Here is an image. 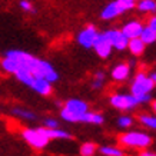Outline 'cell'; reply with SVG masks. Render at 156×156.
<instances>
[{"instance_id":"1","label":"cell","mask_w":156,"mask_h":156,"mask_svg":"<svg viewBox=\"0 0 156 156\" xmlns=\"http://www.w3.org/2000/svg\"><path fill=\"white\" fill-rule=\"evenodd\" d=\"M153 89H155V83L149 77V73L143 70L137 72L130 83V95L136 98L139 105L152 102V90Z\"/></svg>"},{"instance_id":"2","label":"cell","mask_w":156,"mask_h":156,"mask_svg":"<svg viewBox=\"0 0 156 156\" xmlns=\"http://www.w3.org/2000/svg\"><path fill=\"white\" fill-rule=\"evenodd\" d=\"M118 140L122 146L129 147V149H139V151L149 149V146L153 142L151 135L143 132V130H128V132H123L119 135Z\"/></svg>"},{"instance_id":"3","label":"cell","mask_w":156,"mask_h":156,"mask_svg":"<svg viewBox=\"0 0 156 156\" xmlns=\"http://www.w3.org/2000/svg\"><path fill=\"white\" fill-rule=\"evenodd\" d=\"M22 137L30 147L36 151H42L49 145L50 139L46 136L44 129L42 128H26L22 130Z\"/></svg>"},{"instance_id":"4","label":"cell","mask_w":156,"mask_h":156,"mask_svg":"<svg viewBox=\"0 0 156 156\" xmlns=\"http://www.w3.org/2000/svg\"><path fill=\"white\" fill-rule=\"evenodd\" d=\"M5 56L12 57L19 63L20 69H24V70H29L32 75H33L34 69L39 63V57L33 56L27 52H23V50H17V49H12V50H7Z\"/></svg>"},{"instance_id":"5","label":"cell","mask_w":156,"mask_h":156,"mask_svg":"<svg viewBox=\"0 0 156 156\" xmlns=\"http://www.w3.org/2000/svg\"><path fill=\"white\" fill-rule=\"evenodd\" d=\"M109 103L115 109L122 110V112H129L139 106L137 99L130 93H113L109 98Z\"/></svg>"},{"instance_id":"6","label":"cell","mask_w":156,"mask_h":156,"mask_svg":"<svg viewBox=\"0 0 156 156\" xmlns=\"http://www.w3.org/2000/svg\"><path fill=\"white\" fill-rule=\"evenodd\" d=\"M33 76L36 77H42L44 80H48L49 83H55V82L59 80V73L56 72V69L53 67V65L48 60H42L39 59V63L36 69L33 72Z\"/></svg>"},{"instance_id":"7","label":"cell","mask_w":156,"mask_h":156,"mask_svg":"<svg viewBox=\"0 0 156 156\" xmlns=\"http://www.w3.org/2000/svg\"><path fill=\"white\" fill-rule=\"evenodd\" d=\"M98 33H99V30L96 29V26H93V24H87L86 27H83L80 32L77 33L76 40H77V43L80 44L82 48L92 49L93 48V43H95V40H96Z\"/></svg>"},{"instance_id":"8","label":"cell","mask_w":156,"mask_h":156,"mask_svg":"<svg viewBox=\"0 0 156 156\" xmlns=\"http://www.w3.org/2000/svg\"><path fill=\"white\" fill-rule=\"evenodd\" d=\"M93 49H95L96 55H98L100 59H108V57L112 55V50H113L112 44L106 40V37L103 36L102 32H99L98 36H96V40H95V43H93Z\"/></svg>"},{"instance_id":"9","label":"cell","mask_w":156,"mask_h":156,"mask_svg":"<svg viewBox=\"0 0 156 156\" xmlns=\"http://www.w3.org/2000/svg\"><path fill=\"white\" fill-rule=\"evenodd\" d=\"M62 108L72 112V113H75L76 116H82L89 110V103L82 99H77V98H72V99H67Z\"/></svg>"},{"instance_id":"10","label":"cell","mask_w":156,"mask_h":156,"mask_svg":"<svg viewBox=\"0 0 156 156\" xmlns=\"http://www.w3.org/2000/svg\"><path fill=\"white\" fill-rule=\"evenodd\" d=\"M32 90H34L36 93H39V95L42 96H50L53 92V85L52 83H49L48 80H44V79H42V77H36L34 76L33 80H32V83H30V86H29Z\"/></svg>"},{"instance_id":"11","label":"cell","mask_w":156,"mask_h":156,"mask_svg":"<svg viewBox=\"0 0 156 156\" xmlns=\"http://www.w3.org/2000/svg\"><path fill=\"white\" fill-rule=\"evenodd\" d=\"M143 27H145V26H143V23L140 20H130V22H128L126 24H123V27L120 29V32L128 39H135V37H139V36H140Z\"/></svg>"},{"instance_id":"12","label":"cell","mask_w":156,"mask_h":156,"mask_svg":"<svg viewBox=\"0 0 156 156\" xmlns=\"http://www.w3.org/2000/svg\"><path fill=\"white\" fill-rule=\"evenodd\" d=\"M130 66H129V63H119L116 66H113L112 72H110V76H112V79L115 82H119V83H122V82H126L129 79V76H130Z\"/></svg>"},{"instance_id":"13","label":"cell","mask_w":156,"mask_h":156,"mask_svg":"<svg viewBox=\"0 0 156 156\" xmlns=\"http://www.w3.org/2000/svg\"><path fill=\"white\" fill-rule=\"evenodd\" d=\"M122 13H123L122 7H120L119 3L115 0V2H110V3H108V5L103 7L102 13H100V19L102 20H113V19H116L118 16H120Z\"/></svg>"},{"instance_id":"14","label":"cell","mask_w":156,"mask_h":156,"mask_svg":"<svg viewBox=\"0 0 156 156\" xmlns=\"http://www.w3.org/2000/svg\"><path fill=\"white\" fill-rule=\"evenodd\" d=\"M80 123H89V125H103L105 116L99 112H90L87 110L86 113L80 116Z\"/></svg>"},{"instance_id":"15","label":"cell","mask_w":156,"mask_h":156,"mask_svg":"<svg viewBox=\"0 0 156 156\" xmlns=\"http://www.w3.org/2000/svg\"><path fill=\"white\" fill-rule=\"evenodd\" d=\"M44 129V128H43ZM44 133L46 136L50 139V140H66V139H72V135L67 130L62 128H57V129H44Z\"/></svg>"},{"instance_id":"16","label":"cell","mask_w":156,"mask_h":156,"mask_svg":"<svg viewBox=\"0 0 156 156\" xmlns=\"http://www.w3.org/2000/svg\"><path fill=\"white\" fill-rule=\"evenodd\" d=\"M128 49L129 52L132 53L133 56H142L145 49H146V44L140 40L139 37H135V39H129V44H128Z\"/></svg>"},{"instance_id":"17","label":"cell","mask_w":156,"mask_h":156,"mask_svg":"<svg viewBox=\"0 0 156 156\" xmlns=\"http://www.w3.org/2000/svg\"><path fill=\"white\" fill-rule=\"evenodd\" d=\"M0 67H2V70L6 72V73H9V75H14V73L20 69L19 63L14 60V59L7 57V56H5L0 60Z\"/></svg>"},{"instance_id":"18","label":"cell","mask_w":156,"mask_h":156,"mask_svg":"<svg viewBox=\"0 0 156 156\" xmlns=\"http://www.w3.org/2000/svg\"><path fill=\"white\" fill-rule=\"evenodd\" d=\"M12 115L16 116V118L22 119V120H26V122H32V120H36L37 119V115L29 110V109L24 108H13L12 109Z\"/></svg>"},{"instance_id":"19","label":"cell","mask_w":156,"mask_h":156,"mask_svg":"<svg viewBox=\"0 0 156 156\" xmlns=\"http://www.w3.org/2000/svg\"><path fill=\"white\" fill-rule=\"evenodd\" d=\"M137 122L149 130H156V115L139 113L137 115Z\"/></svg>"},{"instance_id":"20","label":"cell","mask_w":156,"mask_h":156,"mask_svg":"<svg viewBox=\"0 0 156 156\" xmlns=\"http://www.w3.org/2000/svg\"><path fill=\"white\" fill-rule=\"evenodd\" d=\"M136 9L137 12L146 14H155L156 13V0H139L136 2Z\"/></svg>"},{"instance_id":"21","label":"cell","mask_w":156,"mask_h":156,"mask_svg":"<svg viewBox=\"0 0 156 156\" xmlns=\"http://www.w3.org/2000/svg\"><path fill=\"white\" fill-rule=\"evenodd\" d=\"M98 152L103 156H125V151L119 146H110V145H105V146L98 147Z\"/></svg>"},{"instance_id":"22","label":"cell","mask_w":156,"mask_h":156,"mask_svg":"<svg viewBox=\"0 0 156 156\" xmlns=\"http://www.w3.org/2000/svg\"><path fill=\"white\" fill-rule=\"evenodd\" d=\"M139 39L142 40L145 44H153V43L156 42V32L155 30H152L151 27H147V26H145L142 30V33H140V36H139Z\"/></svg>"},{"instance_id":"23","label":"cell","mask_w":156,"mask_h":156,"mask_svg":"<svg viewBox=\"0 0 156 156\" xmlns=\"http://www.w3.org/2000/svg\"><path fill=\"white\" fill-rule=\"evenodd\" d=\"M133 123H135V118L130 116V115H120L116 120V125H118V128L120 129H130L133 126Z\"/></svg>"},{"instance_id":"24","label":"cell","mask_w":156,"mask_h":156,"mask_svg":"<svg viewBox=\"0 0 156 156\" xmlns=\"http://www.w3.org/2000/svg\"><path fill=\"white\" fill-rule=\"evenodd\" d=\"M128 44H129V39L126 37L122 32H119L118 37H116V40H115L113 44H112V48H113L115 50L122 52V50H126V49H128Z\"/></svg>"},{"instance_id":"25","label":"cell","mask_w":156,"mask_h":156,"mask_svg":"<svg viewBox=\"0 0 156 156\" xmlns=\"http://www.w3.org/2000/svg\"><path fill=\"white\" fill-rule=\"evenodd\" d=\"M98 152V146L93 142H85L79 147V155L80 156H93Z\"/></svg>"},{"instance_id":"26","label":"cell","mask_w":156,"mask_h":156,"mask_svg":"<svg viewBox=\"0 0 156 156\" xmlns=\"http://www.w3.org/2000/svg\"><path fill=\"white\" fill-rule=\"evenodd\" d=\"M43 128L44 129H57L60 128L59 120L55 118H44L43 119Z\"/></svg>"},{"instance_id":"27","label":"cell","mask_w":156,"mask_h":156,"mask_svg":"<svg viewBox=\"0 0 156 156\" xmlns=\"http://www.w3.org/2000/svg\"><path fill=\"white\" fill-rule=\"evenodd\" d=\"M119 3V6L122 7V10H123V13L125 12H128V10H132V9H135L136 7V2L135 0H116Z\"/></svg>"},{"instance_id":"28","label":"cell","mask_w":156,"mask_h":156,"mask_svg":"<svg viewBox=\"0 0 156 156\" xmlns=\"http://www.w3.org/2000/svg\"><path fill=\"white\" fill-rule=\"evenodd\" d=\"M20 9L23 10V12H27V13H34V6L32 5V2L30 0H20Z\"/></svg>"},{"instance_id":"29","label":"cell","mask_w":156,"mask_h":156,"mask_svg":"<svg viewBox=\"0 0 156 156\" xmlns=\"http://www.w3.org/2000/svg\"><path fill=\"white\" fill-rule=\"evenodd\" d=\"M147 27H151L152 30H155L156 32V13L155 14H152L151 17H149V20H147V24H146Z\"/></svg>"},{"instance_id":"30","label":"cell","mask_w":156,"mask_h":156,"mask_svg":"<svg viewBox=\"0 0 156 156\" xmlns=\"http://www.w3.org/2000/svg\"><path fill=\"white\" fill-rule=\"evenodd\" d=\"M103 85H105L103 80H96V79L92 80V89H95V90H100L103 87Z\"/></svg>"},{"instance_id":"31","label":"cell","mask_w":156,"mask_h":156,"mask_svg":"<svg viewBox=\"0 0 156 156\" xmlns=\"http://www.w3.org/2000/svg\"><path fill=\"white\" fill-rule=\"evenodd\" d=\"M93 79H96V80H103V82H105V72H103V70L95 72V75H93Z\"/></svg>"},{"instance_id":"32","label":"cell","mask_w":156,"mask_h":156,"mask_svg":"<svg viewBox=\"0 0 156 156\" xmlns=\"http://www.w3.org/2000/svg\"><path fill=\"white\" fill-rule=\"evenodd\" d=\"M139 156H156V152L151 151V149H143V151H140Z\"/></svg>"},{"instance_id":"33","label":"cell","mask_w":156,"mask_h":156,"mask_svg":"<svg viewBox=\"0 0 156 156\" xmlns=\"http://www.w3.org/2000/svg\"><path fill=\"white\" fill-rule=\"evenodd\" d=\"M149 77L153 80V83H155V86H156V72H151V73H149Z\"/></svg>"},{"instance_id":"34","label":"cell","mask_w":156,"mask_h":156,"mask_svg":"<svg viewBox=\"0 0 156 156\" xmlns=\"http://www.w3.org/2000/svg\"><path fill=\"white\" fill-rule=\"evenodd\" d=\"M151 108H152V110H153V113L156 115V100H152L151 102Z\"/></svg>"},{"instance_id":"35","label":"cell","mask_w":156,"mask_h":156,"mask_svg":"<svg viewBox=\"0 0 156 156\" xmlns=\"http://www.w3.org/2000/svg\"><path fill=\"white\" fill-rule=\"evenodd\" d=\"M135 2H139V0H135Z\"/></svg>"}]
</instances>
